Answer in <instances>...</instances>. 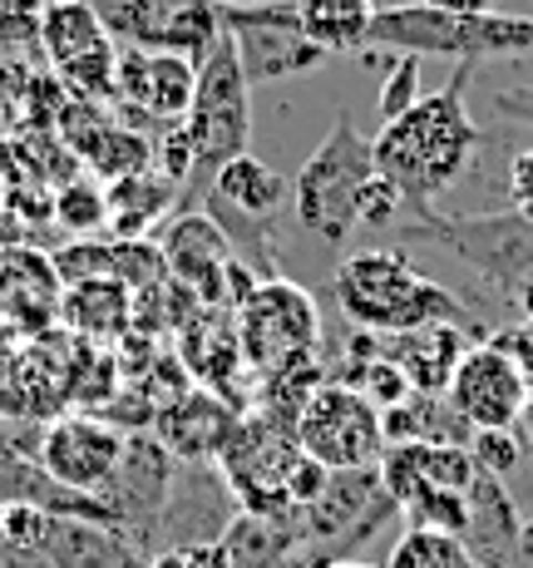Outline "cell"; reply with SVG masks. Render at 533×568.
<instances>
[{
  "instance_id": "44dd1931",
  "label": "cell",
  "mask_w": 533,
  "mask_h": 568,
  "mask_svg": "<svg viewBox=\"0 0 533 568\" xmlns=\"http://www.w3.org/2000/svg\"><path fill=\"white\" fill-rule=\"evenodd\" d=\"M10 302V322L20 326H35L45 322L54 312V302H60V272H54L50 257L40 253H25V247H16V253H0V307Z\"/></svg>"
},
{
  "instance_id": "ba28073f",
  "label": "cell",
  "mask_w": 533,
  "mask_h": 568,
  "mask_svg": "<svg viewBox=\"0 0 533 568\" xmlns=\"http://www.w3.org/2000/svg\"><path fill=\"white\" fill-rule=\"evenodd\" d=\"M223 36L233 40L247 84L297 80V74H317L331 64V54L301 36L291 0H243V6H223Z\"/></svg>"
},
{
  "instance_id": "8992f818",
  "label": "cell",
  "mask_w": 533,
  "mask_h": 568,
  "mask_svg": "<svg viewBox=\"0 0 533 568\" xmlns=\"http://www.w3.org/2000/svg\"><path fill=\"white\" fill-rule=\"evenodd\" d=\"M406 243H430L460 262L464 277H474L489 297L504 307L524 302L533 292V223L519 213L494 217H420L406 227Z\"/></svg>"
},
{
  "instance_id": "9a60e30c",
  "label": "cell",
  "mask_w": 533,
  "mask_h": 568,
  "mask_svg": "<svg viewBox=\"0 0 533 568\" xmlns=\"http://www.w3.org/2000/svg\"><path fill=\"white\" fill-rule=\"evenodd\" d=\"M124 445L129 435L100 415H64L40 440V469L64 489L100 495L114 485L119 465H124Z\"/></svg>"
},
{
  "instance_id": "484cf974",
  "label": "cell",
  "mask_w": 533,
  "mask_h": 568,
  "mask_svg": "<svg viewBox=\"0 0 533 568\" xmlns=\"http://www.w3.org/2000/svg\"><path fill=\"white\" fill-rule=\"evenodd\" d=\"M380 114L396 119L420 100V60L416 54H390V64H380Z\"/></svg>"
},
{
  "instance_id": "3957f363",
  "label": "cell",
  "mask_w": 533,
  "mask_h": 568,
  "mask_svg": "<svg viewBox=\"0 0 533 568\" xmlns=\"http://www.w3.org/2000/svg\"><path fill=\"white\" fill-rule=\"evenodd\" d=\"M183 139H188V183H183L173 213H193L208 199L217 169L247 154L253 144V84H247L227 36H217V45L198 60V90H193L188 119H183Z\"/></svg>"
},
{
  "instance_id": "7a4b0ae2",
  "label": "cell",
  "mask_w": 533,
  "mask_h": 568,
  "mask_svg": "<svg viewBox=\"0 0 533 568\" xmlns=\"http://www.w3.org/2000/svg\"><path fill=\"white\" fill-rule=\"evenodd\" d=\"M331 297L356 332L406 336L420 326H474V312L444 282L420 272L400 247H361L331 272Z\"/></svg>"
},
{
  "instance_id": "5bb4252c",
  "label": "cell",
  "mask_w": 533,
  "mask_h": 568,
  "mask_svg": "<svg viewBox=\"0 0 533 568\" xmlns=\"http://www.w3.org/2000/svg\"><path fill=\"white\" fill-rule=\"evenodd\" d=\"M198 90V60L183 54H158V50H124L119 45V74H114V104L134 124L163 129L183 124Z\"/></svg>"
},
{
  "instance_id": "d6986e66",
  "label": "cell",
  "mask_w": 533,
  "mask_h": 568,
  "mask_svg": "<svg viewBox=\"0 0 533 568\" xmlns=\"http://www.w3.org/2000/svg\"><path fill=\"white\" fill-rule=\"evenodd\" d=\"M297 10V26L311 45H321L331 60L341 54H361L366 36H371V20H376V0H291Z\"/></svg>"
},
{
  "instance_id": "e575fe53",
  "label": "cell",
  "mask_w": 533,
  "mask_h": 568,
  "mask_svg": "<svg viewBox=\"0 0 533 568\" xmlns=\"http://www.w3.org/2000/svg\"><path fill=\"white\" fill-rule=\"evenodd\" d=\"M336 568H366V564H336Z\"/></svg>"
},
{
  "instance_id": "9c48e42d",
  "label": "cell",
  "mask_w": 533,
  "mask_h": 568,
  "mask_svg": "<svg viewBox=\"0 0 533 568\" xmlns=\"http://www.w3.org/2000/svg\"><path fill=\"white\" fill-rule=\"evenodd\" d=\"M40 54L74 100L114 104L119 45L90 0H50L45 20H40Z\"/></svg>"
},
{
  "instance_id": "2e32d148",
  "label": "cell",
  "mask_w": 533,
  "mask_h": 568,
  "mask_svg": "<svg viewBox=\"0 0 533 568\" xmlns=\"http://www.w3.org/2000/svg\"><path fill=\"white\" fill-rule=\"evenodd\" d=\"M287 203H291V183L257 154H237L233 163H223L213 189H208V199H203L208 217L223 227V233H233L237 223H247L253 233H267L271 217H277Z\"/></svg>"
},
{
  "instance_id": "83f0119b",
  "label": "cell",
  "mask_w": 533,
  "mask_h": 568,
  "mask_svg": "<svg viewBox=\"0 0 533 568\" xmlns=\"http://www.w3.org/2000/svg\"><path fill=\"white\" fill-rule=\"evenodd\" d=\"M54 272H60V282H90V277H114V243H74L64 247V253H54Z\"/></svg>"
},
{
  "instance_id": "8fae6325",
  "label": "cell",
  "mask_w": 533,
  "mask_h": 568,
  "mask_svg": "<svg viewBox=\"0 0 533 568\" xmlns=\"http://www.w3.org/2000/svg\"><path fill=\"white\" fill-rule=\"evenodd\" d=\"M297 445L317 465L336 469H371L386 455V435H380V410L356 386L341 381H321L317 396L307 400L297 420Z\"/></svg>"
},
{
  "instance_id": "f1b7e54d",
  "label": "cell",
  "mask_w": 533,
  "mask_h": 568,
  "mask_svg": "<svg viewBox=\"0 0 533 568\" xmlns=\"http://www.w3.org/2000/svg\"><path fill=\"white\" fill-rule=\"evenodd\" d=\"M509 199H514V213L533 223V149H519L509 163Z\"/></svg>"
},
{
  "instance_id": "7402d4cb",
  "label": "cell",
  "mask_w": 533,
  "mask_h": 568,
  "mask_svg": "<svg viewBox=\"0 0 533 568\" xmlns=\"http://www.w3.org/2000/svg\"><path fill=\"white\" fill-rule=\"evenodd\" d=\"M60 312L74 332L119 336V332H129V322H134V292H129L119 277H90V282H74V287L64 292Z\"/></svg>"
},
{
  "instance_id": "4dcf8cb0",
  "label": "cell",
  "mask_w": 533,
  "mask_h": 568,
  "mask_svg": "<svg viewBox=\"0 0 533 568\" xmlns=\"http://www.w3.org/2000/svg\"><path fill=\"white\" fill-rule=\"evenodd\" d=\"M430 10H450V16H484V10H499V0H420Z\"/></svg>"
},
{
  "instance_id": "d6a6232c",
  "label": "cell",
  "mask_w": 533,
  "mask_h": 568,
  "mask_svg": "<svg viewBox=\"0 0 533 568\" xmlns=\"http://www.w3.org/2000/svg\"><path fill=\"white\" fill-rule=\"evenodd\" d=\"M514 430H519V440H524L529 450H533V381H529V400H524V415H519Z\"/></svg>"
},
{
  "instance_id": "1f68e13d",
  "label": "cell",
  "mask_w": 533,
  "mask_h": 568,
  "mask_svg": "<svg viewBox=\"0 0 533 568\" xmlns=\"http://www.w3.org/2000/svg\"><path fill=\"white\" fill-rule=\"evenodd\" d=\"M514 568H533V519L519 524V539H514Z\"/></svg>"
},
{
  "instance_id": "7c38bea8",
  "label": "cell",
  "mask_w": 533,
  "mask_h": 568,
  "mask_svg": "<svg viewBox=\"0 0 533 568\" xmlns=\"http://www.w3.org/2000/svg\"><path fill=\"white\" fill-rule=\"evenodd\" d=\"M297 455H301L297 430H287V425L267 420V415L257 410V415H247V420L233 425V435H227L217 465H223L233 495L243 499L253 515L287 519L291 515L287 475H291V465H297Z\"/></svg>"
},
{
  "instance_id": "4316f807",
  "label": "cell",
  "mask_w": 533,
  "mask_h": 568,
  "mask_svg": "<svg viewBox=\"0 0 533 568\" xmlns=\"http://www.w3.org/2000/svg\"><path fill=\"white\" fill-rule=\"evenodd\" d=\"M50 0H0V50H40V20Z\"/></svg>"
},
{
  "instance_id": "cb8c5ba5",
  "label": "cell",
  "mask_w": 533,
  "mask_h": 568,
  "mask_svg": "<svg viewBox=\"0 0 533 568\" xmlns=\"http://www.w3.org/2000/svg\"><path fill=\"white\" fill-rule=\"evenodd\" d=\"M464 450H470V460L484 469V475L494 479H514L519 469H524L529 460V445L519 440V430H470V440H464Z\"/></svg>"
},
{
  "instance_id": "836d02e7",
  "label": "cell",
  "mask_w": 533,
  "mask_h": 568,
  "mask_svg": "<svg viewBox=\"0 0 533 568\" xmlns=\"http://www.w3.org/2000/svg\"><path fill=\"white\" fill-rule=\"evenodd\" d=\"M0 134H6V104H0Z\"/></svg>"
},
{
  "instance_id": "5b68a950",
  "label": "cell",
  "mask_w": 533,
  "mask_h": 568,
  "mask_svg": "<svg viewBox=\"0 0 533 568\" xmlns=\"http://www.w3.org/2000/svg\"><path fill=\"white\" fill-rule=\"evenodd\" d=\"M376 179V154L371 139L356 129V119L336 114L331 134L317 144V154L297 169L291 179V213L307 233H317L321 243L341 247L356 237V207H361L366 183Z\"/></svg>"
},
{
  "instance_id": "6da1fadb",
  "label": "cell",
  "mask_w": 533,
  "mask_h": 568,
  "mask_svg": "<svg viewBox=\"0 0 533 568\" xmlns=\"http://www.w3.org/2000/svg\"><path fill=\"white\" fill-rule=\"evenodd\" d=\"M474 64H460L434 94H420L406 114L386 119L371 139L376 173L400 193L406 213L434 217V203L464 179L484 144V129L474 124L464 90H470Z\"/></svg>"
},
{
  "instance_id": "603a6c76",
  "label": "cell",
  "mask_w": 533,
  "mask_h": 568,
  "mask_svg": "<svg viewBox=\"0 0 533 568\" xmlns=\"http://www.w3.org/2000/svg\"><path fill=\"white\" fill-rule=\"evenodd\" d=\"M386 568H480L470 554V544L460 534H444V529H416L410 524L406 534L396 539Z\"/></svg>"
},
{
  "instance_id": "d4e9b609",
  "label": "cell",
  "mask_w": 533,
  "mask_h": 568,
  "mask_svg": "<svg viewBox=\"0 0 533 568\" xmlns=\"http://www.w3.org/2000/svg\"><path fill=\"white\" fill-rule=\"evenodd\" d=\"M54 213H60V227H70V233H80V237L109 227V199L94 179H74L70 189H60Z\"/></svg>"
},
{
  "instance_id": "e0dca14e",
  "label": "cell",
  "mask_w": 533,
  "mask_h": 568,
  "mask_svg": "<svg viewBox=\"0 0 533 568\" xmlns=\"http://www.w3.org/2000/svg\"><path fill=\"white\" fill-rule=\"evenodd\" d=\"M233 425H237V415L227 400L208 396V390H188V396L173 400L158 415V445L168 455H178V460H217Z\"/></svg>"
},
{
  "instance_id": "ac0fdd59",
  "label": "cell",
  "mask_w": 533,
  "mask_h": 568,
  "mask_svg": "<svg viewBox=\"0 0 533 568\" xmlns=\"http://www.w3.org/2000/svg\"><path fill=\"white\" fill-rule=\"evenodd\" d=\"M464 342H470V336H464L454 322H444V326H420V332H406V336H386L380 352L406 371L416 396H444L460 356L470 352Z\"/></svg>"
},
{
  "instance_id": "277c9868",
  "label": "cell",
  "mask_w": 533,
  "mask_h": 568,
  "mask_svg": "<svg viewBox=\"0 0 533 568\" xmlns=\"http://www.w3.org/2000/svg\"><path fill=\"white\" fill-rule=\"evenodd\" d=\"M366 50L386 54H444V60H524L533 54V16H504V10H484V16H450V10H430L420 0H390L376 10Z\"/></svg>"
},
{
  "instance_id": "ffe728a7",
  "label": "cell",
  "mask_w": 533,
  "mask_h": 568,
  "mask_svg": "<svg viewBox=\"0 0 533 568\" xmlns=\"http://www.w3.org/2000/svg\"><path fill=\"white\" fill-rule=\"evenodd\" d=\"M109 199V233L119 243L129 237H144L154 223H168V213L178 207V183H168L158 169L134 173V179H119L104 189Z\"/></svg>"
},
{
  "instance_id": "4fadbf2b",
  "label": "cell",
  "mask_w": 533,
  "mask_h": 568,
  "mask_svg": "<svg viewBox=\"0 0 533 568\" xmlns=\"http://www.w3.org/2000/svg\"><path fill=\"white\" fill-rule=\"evenodd\" d=\"M529 381L533 376L504 346L484 342L460 356L450 386H444V406L460 415L470 430H514L529 400Z\"/></svg>"
},
{
  "instance_id": "f546056e",
  "label": "cell",
  "mask_w": 533,
  "mask_h": 568,
  "mask_svg": "<svg viewBox=\"0 0 533 568\" xmlns=\"http://www.w3.org/2000/svg\"><path fill=\"white\" fill-rule=\"evenodd\" d=\"M494 104H499V114H514V119H529L533 124V90H504Z\"/></svg>"
},
{
  "instance_id": "30bf717a",
  "label": "cell",
  "mask_w": 533,
  "mask_h": 568,
  "mask_svg": "<svg viewBox=\"0 0 533 568\" xmlns=\"http://www.w3.org/2000/svg\"><path fill=\"white\" fill-rule=\"evenodd\" d=\"M104 30L124 50H158L203 60L223 36V6L217 0H90Z\"/></svg>"
},
{
  "instance_id": "52a82bcc",
  "label": "cell",
  "mask_w": 533,
  "mask_h": 568,
  "mask_svg": "<svg viewBox=\"0 0 533 568\" xmlns=\"http://www.w3.org/2000/svg\"><path fill=\"white\" fill-rule=\"evenodd\" d=\"M237 352L243 366L257 376L287 366H307L321 356V307L307 287L291 277H263L243 302H237Z\"/></svg>"
}]
</instances>
